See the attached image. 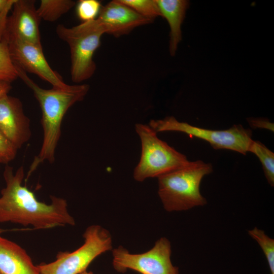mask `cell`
<instances>
[{
    "label": "cell",
    "instance_id": "obj_1",
    "mask_svg": "<svg viewBox=\"0 0 274 274\" xmlns=\"http://www.w3.org/2000/svg\"><path fill=\"white\" fill-rule=\"evenodd\" d=\"M6 186L0 196V223H12L35 229L74 226L75 221L68 212L66 200L51 196V202L39 201L35 194L22 184L23 166L14 173L7 165L3 173Z\"/></svg>",
    "mask_w": 274,
    "mask_h": 274
},
{
    "label": "cell",
    "instance_id": "obj_2",
    "mask_svg": "<svg viewBox=\"0 0 274 274\" xmlns=\"http://www.w3.org/2000/svg\"><path fill=\"white\" fill-rule=\"evenodd\" d=\"M18 78L32 91L39 102L41 111L43 130L42 147L34 157L27 172V179L38 166L45 161L50 163L55 161V150L61 134L63 118L69 108L82 100L87 94V84L71 85L66 89L52 88L45 89L38 86L22 68L16 65Z\"/></svg>",
    "mask_w": 274,
    "mask_h": 274
},
{
    "label": "cell",
    "instance_id": "obj_3",
    "mask_svg": "<svg viewBox=\"0 0 274 274\" xmlns=\"http://www.w3.org/2000/svg\"><path fill=\"white\" fill-rule=\"evenodd\" d=\"M213 172L210 163L198 160L158 178V193L168 212L186 211L207 203L200 192L203 177Z\"/></svg>",
    "mask_w": 274,
    "mask_h": 274
},
{
    "label": "cell",
    "instance_id": "obj_4",
    "mask_svg": "<svg viewBox=\"0 0 274 274\" xmlns=\"http://www.w3.org/2000/svg\"><path fill=\"white\" fill-rule=\"evenodd\" d=\"M56 32L69 46L72 81L79 83L90 78L96 68L93 55L105 33L101 24L96 19L72 27L59 24Z\"/></svg>",
    "mask_w": 274,
    "mask_h": 274
},
{
    "label": "cell",
    "instance_id": "obj_5",
    "mask_svg": "<svg viewBox=\"0 0 274 274\" xmlns=\"http://www.w3.org/2000/svg\"><path fill=\"white\" fill-rule=\"evenodd\" d=\"M135 129L142 147L140 159L133 173L136 181L158 178L189 162L186 156L159 139L149 125L137 123Z\"/></svg>",
    "mask_w": 274,
    "mask_h": 274
},
{
    "label": "cell",
    "instance_id": "obj_6",
    "mask_svg": "<svg viewBox=\"0 0 274 274\" xmlns=\"http://www.w3.org/2000/svg\"><path fill=\"white\" fill-rule=\"evenodd\" d=\"M83 236L84 244L77 250L59 252L54 261L37 265L40 274H80L97 257L112 248L110 233L99 225L88 227Z\"/></svg>",
    "mask_w": 274,
    "mask_h": 274
},
{
    "label": "cell",
    "instance_id": "obj_7",
    "mask_svg": "<svg viewBox=\"0 0 274 274\" xmlns=\"http://www.w3.org/2000/svg\"><path fill=\"white\" fill-rule=\"evenodd\" d=\"M157 133L174 131L183 132L204 140L214 149H227L243 155L248 152L253 140L252 131L241 124H234L225 130H212L180 122L173 116L162 119L151 120L148 124Z\"/></svg>",
    "mask_w": 274,
    "mask_h": 274
},
{
    "label": "cell",
    "instance_id": "obj_8",
    "mask_svg": "<svg viewBox=\"0 0 274 274\" xmlns=\"http://www.w3.org/2000/svg\"><path fill=\"white\" fill-rule=\"evenodd\" d=\"M171 245L168 239L161 237L148 251L142 254H131L119 247L113 250V266L118 271L127 269L141 274H179L178 267L171 261Z\"/></svg>",
    "mask_w": 274,
    "mask_h": 274
},
{
    "label": "cell",
    "instance_id": "obj_9",
    "mask_svg": "<svg viewBox=\"0 0 274 274\" xmlns=\"http://www.w3.org/2000/svg\"><path fill=\"white\" fill-rule=\"evenodd\" d=\"M11 57L15 65L25 72L33 73L51 84L53 88L66 89L61 77L52 69L47 61L42 47L15 39H7Z\"/></svg>",
    "mask_w": 274,
    "mask_h": 274
},
{
    "label": "cell",
    "instance_id": "obj_10",
    "mask_svg": "<svg viewBox=\"0 0 274 274\" xmlns=\"http://www.w3.org/2000/svg\"><path fill=\"white\" fill-rule=\"evenodd\" d=\"M35 4L32 0H16L2 40L18 39L42 47L39 29L41 19Z\"/></svg>",
    "mask_w": 274,
    "mask_h": 274
},
{
    "label": "cell",
    "instance_id": "obj_11",
    "mask_svg": "<svg viewBox=\"0 0 274 274\" xmlns=\"http://www.w3.org/2000/svg\"><path fill=\"white\" fill-rule=\"evenodd\" d=\"M0 131L18 150L30 139V120L18 98L8 94L0 99Z\"/></svg>",
    "mask_w": 274,
    "mask_h": 274
},
{
    "label": "cell",
    "instance_id": "obj_12",
    "mask_svg": "<svg viewBox=\"0 0 274 274\" xmlns=\"http://www.w3.org/2000/svg\"><path fill=\"white\" fill-rule=\"evenodd\" d=\"M96 19L105 33L116 38L128 35L136 27L153 22L137 13L121 0H113L102 6Z\"/></svg>",
    "mask_w": 274,
    "mask_h": 274
},
{
    "label": "cell",
    "instance_id": "obj_13",
    "mask_svg": "<svg viewBox=\"0 0 274 274\" xmlns=\"http://www.w3.org/2000/svg\"><path fill=\"white\" fill-rule=\"evenodd\" d=\"M0 274H40L26 251L0 235Z\"/></svg>",
    "mask_w": 274,
    "mask_h": 274
},
{
    "label": "cell",
    "instance_id": "obj_14",
    "mask_svg": "<svg viewBox=\"0 0 274 274\" xmlns=\"http://www.w3.org/2000/svg\"><path fill=\"white\" fill-rule=\"evenodd\" d=\"M156 1L161 16L166 19L169 26V50L170 55L174 56L182 40L181 27L189 6V2L185 0Z\"/></svg>",
    "mask_w": 274,
    "mask_h": 274
},
{
    "label": "cell",
    "instance_id": "obj_15",
    "mask_svg": "<svg viewBox=\"0 0 274 274\" xmlns=\"http://www.w3.org/2000/svg\"><path fill=\"white\" fill-rule=\"evenodd\" d=\"M76 4L72 0H41L37 9L40 19L54 22L68 12Z\"/></svg>",
    "mask_w": 274,
    "mask_h": 274
},
{
    "label": "cell",
    "instance_id": "obj_16",
    "mask_svg": "<svg viewBox=\"0 0 274 274\" xmlns=\"http://www.w3.org/2000/svg\"><path fill=\"white\" fill-rule=\"evenodd\" d=\"M248 152L254 154L260 161L265 177L271 186H274V153L258 141L252 140Z\"/></svg>",
    "mask_w": 274,
    "mask_h": 274
},
{
    "label": "cell",
    "instance_id": "obj_17",
    "mask_svg": "<svg viewBox=\"0 0 274 274\" xmlns=\"http://www.w3.org/2000/svg\"><path fill=\"white\" fill-rule=\"evenodd\" d=\"M18 78L15 65L10 55L7 42L0 41V80L11 83Z\"/></svg>",
    "mask_w": 274,
    "mask_h": 274
},
{
    "label": "cell",
    "instance_id": "obj_18",
    "mask_svg": "<svg viewBox=\"0 0 274 274\" xmlns=\"http://www.w3.org/2000/svg\"><path fill=\"white\" fill-rule=\"evenodd\" d=\"M248 232L260 246L267 261L270 273L274 274V239L257 227L249 230Z\"/></svg>",
    "mask_w": 274,
    "mask_h": 274
},
{
    "label": "cell",
    "instance_id": "obj_19",
    "mask_svg": "<svg viewBox=\"0 0 274 274\" xmlns=\"http://www.w3.org/2000/svg\"><path fill=\"white\" fill-rule=\"evenodd\" d=\"M140 15L152 20L161 16L156 0H121Z\"/></svg>",
    "mask_w": 274,
    "mask_h": 274
},
{
    "label": "cell",
    "instance_id": "obj_20",
    "mask_svg": "<svg viewBox=\"0 0 274 274\" xmlns=\"http://www.w3.org/2000/svg\"><path fill=\"white\" fill-rule=\"evenodd\" d=\"M101 7L97 0H80L77 5V14L83 22L93 20L98 17Z\"/></svg>",
    "mask_w": 274,
    "mask_h": 274
},
{
    "label": "cell",
    "instance_id": "obj_21",
    "mask_svg": "<svg viewBox=\"0 0 274 274\" xmlns=\"http://www.w3.org/2000/svg\"><path fill=\"white\" fill-rule=\"evenodd\" d=\"M18 149L0 131V164H8L16 157Z\"/></svg>",
    "mask_w": 274,
    "mask_h": 274
},
{
    "label": "cell",
    "instance_id": "obj_22",
    "mask_svg": "<svg viewBox=\"0 0 274 274\" xmlns=\"http://www.w3.org/2000/svg\"><path fill=\"white\" fill-rule=\"evenodd\" d=\"M16 0H0V41L5 34L8 14Z\"/></svg>",
    "mask_w": 274,
    "mask_h": 274
},
{
    "label": "cell",
    "instance_id": "obj_23",
    "mask_svg": "<svg viewBox=\"0 0 274 274\" xmlns=\"http://www.w3.org/2000/svg\"><path fill=\"white\" fill-rule=\"evenodd\" d=\"M248 120L250 126L253 128H265L273 131V124L267 120L253 118H249Z\"/></svg>",
    "mask_w": 274,
    "mask_h": 274
},
{
    "label": "cell",
    "instance_id": "obj_24",
    "mask_svg": "<svg viewBox=\"0 0 274 274\" xmlns=\"http://www.w3.org/2000/svg\"><path fill=\"white\" fill-rule=\"evenodd\" d=\"M12 87L10 83L0 80V99L8 94Z\"/></svg>",
    "mask_w": 274,
    "mask_h": 274
},
{
    "label": "cell",
    "instance_id": "obj_25",
    "mask_svg": "<svg viewBox=\"0 0 274 274\" xmlns=\"http://www.w3.org/2000/svg\"><path fill=\"white\" fill-rule=\"evenodd\" d=\"M80 274H93L92 272L91 271H85Z\"/></svg>",
    "mask_w": 274,
    "mask_h": 274
},
{
    "label": "cell",
    "instance_id": "obj_26",
    "mask_svg": "<svg viewBox=\"0 0 274 274\" xmlns=\"http://www.w3.org/2000/svg\"><path fill=\"white\" fill-rule=\"evenodd\" d=\"M6 231V230H5V229H3L0 228V234H1L2 233H3V232H5Z\"/></svg>",
    "mask_w": 274,
    "mask_h": 274
}]
</instances>
